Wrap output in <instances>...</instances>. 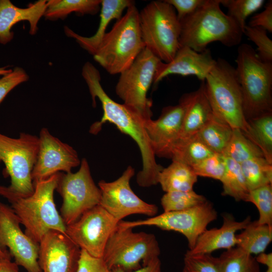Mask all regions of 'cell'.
Returning <instances> with one entry per match:
<instances>
[{"label": "cell", "instance_id": "obj_25", "mask_svg": "<svg viewBox=\"0 0 272 272\" xmlns=\"http://www.w3.org/2000/svg\"><path fill=\"white\" fill-rule=\"evenodd\" d=\"M244 135L262 152L264 158L272 164V112L248 119Z\"/></svg>", "mask_w": 272, "mask_h": 272}, {"label": "cell", "instance_id": "obj_30", "mask_svg": "<svg viewBox=\"0 0 272 272\" xmlns=\"http://www.w3.org/2000/svg\"><path fill=\"white\" fill-rule=\"evenodd\" d=\"M225 158V170L220 180L223 186L222 194L230 196L237 201H245L249 190L240 164L230 158Z\"/></svg>", "mask_w": 272, "mask_h": 272}, {"label": "cell", "instance_id": "obj_17", "mask_svg": "<svg viewBox=\"0 0 272 272\" xmlns=\"http://www.w3.org/2000/svg\"><path fill=\"white\" fill-rule=\"evenodd\" d=\"M39 244L42 272H75L81 249L65 233L49 231Z\"/></svg>", "mask_w": 272, "mask_h": 272}, {"label": "cell", "instance_id": "obj_6", "mask_svg": "<svg viewBox=\"0 0 272 272\" xmlns=\"http://www.w3.org/2000/svg\"><path fill=\"white\" fill-rule=\"evenodd\" d=\"M203 82L214 114L233 128L245 131L247 121L235 67L219 58Z\"/></svg>", "mask_w": 272, "mask_h": 272}, {"label": "cell", "instance_id": "obj_9", "mask_svg": "<svg viewBox=\"0 0 272 272\" xmlns=\"http://www.w3.org/2000/svg\"><path fill=\"white\" fill-rule=\"evenodd\" d=\"M39 149L38 137L22 132L13 138L0 133V164L5 165V174L11 178L8 187L22 196L34 191L32 172Z\"/></svg>", "mask_w": 272, "mask_h": 272}, {"label": "cell", "instance_id": "obj_23", "mask_svg": "<svg viewBox=\"0 0 272 272\" xmlns=\"http://www.w3.org/2000/svg\"><path fill=\"white\" fill-rule=\"evenodd\" d=\"M134 5V1L131 0H101L100 21L94 35L91 37L82 36L67 26L64 27V32L67 36L75 39L81 47L93 56L107 33L106 30L110 22L114 19H119L123 11Z\"/></svg>", "mask_w": 272, "mask_h": 272}, {"label": "cell", "instance_id": "obj_21", "mask_svg": "<svg viewBox=\"0 0 272 272\" xmlns=\"http://www.w3.org/2000/svg\"><path fill=\"white\" fill-rule=\"evenodd\" d=\"M46 6V0L38 1L26 8L17 7L9 0H0V43L6 44L12 40L14 33L11 31L12 28L22 21L29 23L30 34H35Z\"/></svg>", "mask_w": 272, "mask_h": 272}, {"label": "cell", "instance_id": "obj_12", "mask_svg": "<svg viewBox=\"0 0 272 272\" xmlns=\"http://www.w3.org/2000/svg\"><path fill=\"white\" fill-rule=\"evenodd\" d=\"M218 213L209 201L185 210L163 212L144 220L120 221L118 224L123 227L134 228L140 226H155L166 231L182 234L187 239L189 249H192L199 236L208 225L217 219Z\"/></svg>", "mask_w": 272, "mask_h": 272}, {"label": "cell", "instance_id": "obj_26", "mask_svg": "<svg viewBox=\"0 0 272 272\" xmlns=\"http://www.w3.org/2000/svg\"><path fill=\"white\" fill-rule=\"evenodd\" d=\"M237 247L252 255L264 252L272 240V226L251 221L239 234Z\"/></svg>", "mask_w": 272, "mask_h": 272}, {"label": "cell", "instance_id": "obj_39", "mask_svg": "<svg viewBox=\"0 0 272 272\" xmlns=\"http://www.w3.org/2000/svg\"><path fill=\"white\" fill-rule=\"evenodd\" d=\"M181 272H220L217 257L211 254L190 255L185 253Z\"/></svg>", "mask_w": 272, "mask_h": 272}, {"label": "cell", "instance_id": "obj_13", "mask_svg": "<svg viewBox=\"0 0 272 272\" xmlns=\"http://www.w3.org/2000/svg\"><path fill=\"white\" fill-rule=\"evenodd\" d=\"M134 173V168L128 166L117 179L98 182L101 193L99 205L119 222L131 215L152 217L158 212L156 205L143 200L131 188L130 181Z\"/></svg>", "mask_w": 272, "mask_h": 272}, {"label": "cell", "instance_id": "obj_5", "mask_svg": "<svg viewBox=\"0 0 272 272\" xmlns=\"http://www.w3.org/2000/svg\"><path fill=\"white\" fill-rule=\"evenodd\" d=\"M236 63L246 120L272 112V62L261 60L251 46L243 43Z\"/></svg>", "mask_w": 272, "mask_h": 272}, {"label": "cell", "instance_id": "obj_24", "mask_svg": "<svg viewBox=\"0 0 272 272\" xmlns=\"http://www.w3.org/2000/svg\"><path fill=\"white\" fill-rule=\"evenodd\" d=\"M197 176L191 167L177 161L172 162L160 172L158 183L165 192L193 190Z\"/></svg>", "mask_w": 272, "mask_h": 272}, {"label": "cell", "instance_id": "obj_49", "mask_svg": "<svg viewBox=\"0 0 272 272\" xmlns=\"http://www.w3.org/2000/svg\"><path fill=\"white\" fill-rule=\"evenodd\" d=\"M265 272H272V267H267V269Z\"/></svg>", "mask_w": 272, "mask_h": 272}, {"label": "cell", "instance_id": "obj_4", "mask_svg": "<svg viewBox=\"0 0 272 272\" xmlns=\"http://www.w3.org/2000/svg\"><path fill=\"white\" fill-rule=\"evenodd\" d=\"M145 48L140 26L139 11L132 5L107 32L94 59L110 75L128 69Z\"/></svg>", "mask_w": 272, "mask_h": 272}, {"label": "cell", "instance_id": "obj_42", "mask_svg": "<svg viewBox=\"0 0 272 272\" xmlns=\"http://www.w3.org/2000/svg\"><path fill=\"white\" fill-rule=\"evenodd\" d=\"M165 1L174 8L179 21L194 13L205 2V0Z\"/></svg>", "mask_w": 272, "mask_h": 272}, {"label": "cell", "instance_id": "obj_11", "mask_svg": "<svg viewBox=\"0 0 272 272\" xmlns=\"http://www.w3.org/2000/svg\"><path fill=\"white\" fill-rule=\"evenodd\" d=\"M75 173H59L56 190L62 203L60 216L65 226L77 221L84 213L100 204L101 193L95 183L85 158Z\"/></svg>", "mask_w": 272, "mask_h": 272}, {"label": "cell", "instance_id": "obj_43", "mask_svg": "<svg viewBox=\"0 0 272 272\" xmlns=\"http://www.w3.org/2000/svg\"><path fill=\"white\" fill-rule=\"evenodd\" d=\"M247 25L253 27H260L271 33L272 1H269L266 3L262 12L253 16Z\"/></svg>", "mask_w": 272, "mask_h": 272}, {"label": "cell", "instance_id": "obj_16", "mask_svg": "<svg viewBox=\"0 0 272 272\" xmlns=\"http://www.w3.org/2000/svg\"><path fill=\"white\" fill-rule=\"evenodd\" d=\"M39 149L32 172L33 183L60 172L70 173L81 164L77 151L52 135L46 128L39 133Z\"/></svg>", "mask_w": 272, "mask_h": 272}, {"label": "cell", "instance_id": "obj_2", "mask_svg": "<svg viewBox=\"0 0 272 272\" xmlns=\"http://www.w3.org/2000/svg\"><path fill=\"white\" fill-rule=\"evenodd\" d=\"M59 173L34 182V191L28 196H22L8 186L0 185V195L11 204V208L25 227V233L39 243L49 231L65 233L66 226L58 213L53 194Z\"/></svg>", "mask_w": 272, "mask_h": 272}, {"label": "cell", "instance_id": "obj_3", "mask_svg": "<svg viewBox=\"0 0 272 272\" xmlns=\"http://www.w3.org/2000/svg\"><path fill=\"white\" fill-rule=\"evenodd\" d=\"M221 0H205L194 13L180 20V46L197 52L207 49L211 43L218 41L227 47L238 45L243 32L236 23L221 9Z\"/></svg>", "mask_w": 272, "mask_h": 272}, {"label": "cell", "instance_id": "obj_45", "mask_svg": "<svg viewBox=\"0 0 272 272\" xmlns=\"http://www.w3.org/2000/svg\"><path fill=\"white\" fill-rule=\"evenodd\" d=\"M11 255L9 252L0 257V272H19L18 265L11 261Z\"/></svg>", "mask_w": 272, "mask_h": 272}, {"label": "cell", "instance_id": "obj_48", "mask_svg": "<svg viewBox=\"0 0 272 272\" xmlns=\"http://www.w3.org/2000/svg\"><path fill=\"white\" fill-rule=\"evenodd\" d=\"M8 250L7 249L3 250L0 247V257H4L9 253Z\"/></svg>", "mask_w": 272, "mask_h": 272}, {"label": "cell", "instance_id": "obj_37", "mask_svg": "<svg viewBox=\"0 0 272 272\" xmlns=\"http://www.w3.org/2000/svg\"><path fill=\"white\" fill-rule=\"evenodd\" d=\"M225 158L222 154L214 153L191 166L196 175L220 180L225 170Z\"/></svg>", "mask_w": 272, "mask_h": 272}, {"label": "cell", "instance_id": "obj_31", "mask_svg": "<svg viewBox=\"0 0 272 272\" xmlns=\"http://www.w3.org/2000/svg\"><path fill=\"white\" fill-rule=\"evenodd\" d=\"M217 259L220 272H261L255 257L237 247L226 250Z\"/></svg>", "mask_w": 272, "mask_h": 272}, {"label": "cell", "instance_id": "obj_29", "mask_svg": "<svg viewBox=\"0 0 272 272\" xmlns=\"http://www.w3.org/2000/svg\"><path fill=\"white\" fill-rule=\"evenodd\" d=\"M214 153L196 134L178 140L173 149L171 159L191 167Z\"/></svg>", "mask_w": 272, "mask_h": 272}, {"label": "cell", "instance_id": "obj_34", "mask_svg": "<svg viewBox=\"0 0 272 272\" xmlns=\"http://www.w3.org/2000/svg\"><path fill=\"white\" fill-rule=\"evenodd\" d=\"M207 199L193 189L189 191H173L165 192L161 198L164 212L179 211L203 203Z\"/></svg>", "mask_w": 272, "mask_h": 272}, {"label": "cell", "instance_id": "obj_14", "mask_svg": "<svg viewBox=\"0 0 272 272\" xmlns=\"http://www.w3.org/2000/svg\"><path fill=\"white\" fill-rule=\"evenodd\" d=\"M118 222L99 205L66 226L65 234L81 250L92 256L101 258Z\"/></svg>", "mask_w": 272, "mask_h": 272}, {"label": "cell", "instance_id": "obj_22", "mask_svg": "<svg viewBox=\"0 0 272 272\" xmlns=\"http://www.w3.org/2000/svg\"><path fill=\"white\" fill-rule=\"evenodd\" d=\"M179 103L184 110L180 140L196 134L210 120L213 112L205 92L203 82L196 91L182 95Z\"/></svg>", "mask_w": 272, "mask_h": 272}, {"label": "cell", "instance_id": "obj_46", "mask_svg": "<svg viewBox=\"0 0 272 272\" xmlns=\"http://www.w3.org/2000/svg\"><path fill=\"white\" fill-rule=\"evenodd\" d=\"M255 258L258 263L262 264L267 267H272V253L271 252L260 253Z\"/></svg>", "mask_w": 272, "mask_h": 272}, {"label": "cell", "instance_id": "obj_44", "mask_svg": "<svg viewBox=\"0 0 272 272\" xmlns=\"http://www.w3.org/2000/svg\"><path fill=\"white\" fill-rule=\"evenodd\" d=\"M110 272H126L118 267H114L110 270ZM130 272H162L161 262L158 257L152 260L148 264L141 268Z\"/></svg>", "mask_w": 272, "mask_h": 272}, {"label": "cell", "instance_id": "obj_15", "mask_svg": "<svg viewBox=\"0 0 272 272\" xmlns=\"http://www.w3.org/2000/svg\"><path fill=\"white\" fill-rule=\"evenodd\" d=\"M12 210L0 201V247L8 248L15 262L27 272H42L38 263L39 244L24 233Z\"/></svg>", "mask_w": 272, "mask_h": 272}, {"label": "cell", "instance_id": "obj_19", "mask_svg": "<svg viewBox=\"0 0 272 272\" xmlns=\"http://www.w3.org/2000/svg\"><path fill=\"white\" fill-rule=\"evenodd\" d=\"M216 62V60L214 59L208 48L199 52L186 46H180L170 62H159L153 84L156 85L164 78L171 75L184 77L194 76L204 82Z\"/></svg>", "mask_w": 272, "mask_h": 272}, {"label": "cell", "instance_id": "obj_33", "mask_svg": "<svg viewBox=\"0 0 272 272\" xmlns=\"http://www.w3.org/2000/svg\"><path fill=\"white\" fill-rule=\"evenodd\" d=\"M222 154L239 164L253 158L263 157L261 150L239 128H233L231 140Z\"/></svg>", "mask_w": 272, "mask_h": 272}, {"label": "cell", "instance_id": "obj_20", "mask_svg": "<svg viewBox=\"0 0 272 272\" xmlns=\"http://www.w3.org/2000/svg\"><path fill=\"white\" fill-rule=\"evenodd\" d=\"M222 225L218 228L205 230L198 237L194 247L188 250L186 254L190 255L211 254L217 250H226L237 245L236 233L243 230L251 221L250 216L238 221L230 214L223 215Z\"/></svg>", "mask_w": 272, "mask_h": 272}, {"label": "cell", "instance_id": "obj_32", "mask_svg": "<svg viewBox=\"0 0 272 272\" xmlns=\"http://www.w3.org/2000/svg\"><path fill=\"white\" fill-rule=\"evenodd\" d=\"M240 164L249 190L272 184V164L263 157L253 158Z\"/></svg>", "mask_w": 272, "mask_h": 272}, {"label": "cell", "instance_id": "obj_28", "mask_svg": "<svg viewBox=\"0 0 272 272\" xmlns=\"http://www.w3.org/2000/svg\"><path fill=\"white\" fill-rule=\"evenodd\" d=\"M233 128L214 113L198 132L200 140L214 153L223 154L232 137Z\"/></svg>", "mask_w": 272, "mask_h": 272}, {"label": "cell", "instance_id": "obj_40", "mask_svg": "<svg viewBox=\"0 0 272 272\" xmlns=\"http://www.w3.org/2000/svg\"><path fill=\"white\" fill-rule=\"evenodd\" d=\"M28 76L21 67H16L0 79V103L8 93L19 84L27 81Z\"/></svg>", "mask_w": 272, "mask_h": 272}, {"label": "cell", "instance_id": "obj_41", "mask_svg": "<svg viewBox=\"0 0 272 272\" xmlns=\"http://www.w3.org/2000/svg\"><path fill=\"white\" fill-rule=\"evenodd\" d=\"M75 272H110L102 257H95L81 250Z\"/></svg>", "mask_w": 272, "mask_h": 272}, {"label": "cell", "instance_id": "obj_1", "mask_svg": "<svg viewBox=\"0 0 272 272\" xmlns=\"http://www.w3.org/2000/svg\"><path fill=\"white\" fill-rule=\"evenodd\" d=\"M82 75L88 85L94 107L96 106L97 98L103 109L101 120L91 126L90 132L97 134L107 122L114 124L121 132L130 137L140 149L143 167L137 174L138 184L143 187H148L158 184V176L163 168L156 162L144 127L145 119L132 108L114 101L107 95L101 86L99 71L91 62L85 63Z\"/></svg>", "mask_w": 272, "mask_h": 272}, {"label": "cell", "instance_id": "obj_38", "mask_svg": "<svg viewBox=\"0 0 272 272\" xmlns=\"http://www.w3.org/2000/svg\"><path fill=\"white\" fill-rule=\"evenodd\" d=\"M243 34L257 46L256 52L259 59L265 62H272V41L265 29L246 25Z\"/></svg>", "mask_w": 272, "mask_h": 272}, {"label": "cell", "instance_id": "obj_35", "mask_svg": "<svg viewBox=\"0 0 272 272\" xmlns=\"http://www.w3.org/2000/svg\"><path fill=\"white\" fill-rule=\"evenodd\" d=\"M245 201L256 207L259 213L258 223L272 226V184L249 190Z\"/></svg>", "mask_w": 272, "mask_h": 272}, {"label": "cell", "instance_id": "obj_8", "mask_svg": "<svg viewBox=\"0 0 272 272\" xmlns=\"http://www.w3.org/2000/svg\"><path fill=\"white\" fill-rule=\"evenodd\" d=\"M132 229L118 224L109 238L102 258L110 271L114 267L134 271L159 256L161 250L155 235Z\"/></svg>", "mask_w": 272, "mask_h": 272}, {"label": "cell", "instance_id": "obj_18", "mask_svg": "<svg viewBox=\"0 0 272 272\" xmlns=\"http://www.w3.org/2000/svg\"><path fill=\"white\" fill-rule=\"evenodd\" d=\"M184 112L183 106L179 103L163 108L156 120H145L144 127L156 157L171 158L180 135Z\"/></svg>", "mask_w": 272, "mask_h": 272}, {"label": "cell", "instance_id": "obj_36", "mask_svg": "<svg viewBox=\"0 0 272 272\" xmlns=\"http://www.w3.org/2000/svg\"><path fill=\"white\" fill-rule=\"evenodd\" d=\"M264 2V0H221V5L227 8V14L236 23L243 33L246 19L259 10Z\"/></svg>", "mask_w": 272, "mask_h": 272}, {"label": "cell", "instance_id": "obj_7", "mask_svg": "<svg viewBox=\"0 0 272 272\" xmlns=\"http://www.w3.org/2000/svg\"><path fill=\"white\" fill-rule=\"evenodd\" d=\"M145 48L164 62L172 60L180 47L181 26L174 8L165 1H152L139 12Z\"/></svg>", "mask_w": 272, "mask_h": 272}, {"label": "cell", "instance_id": "obj_47", "mask_svg": "<svg viewBox=\"0 0 272 272\" xmlns=\"http://www.w3.org/2000/svg\"><path fill=\"white\" fill-rule=\"evenodd\" d=\"M7 66L0 67V76L2 75L3 76L12 71L11 69H7Z\"/></svg>", "mask_w": 272, "mask_h": 272}, {"label": "cell", "instance_id": "obj_27", "mask_svg": "<svg viewBox=\"0 0 272 272\" xmlns=\"http://www.w3.org/2000/svg\"><path fill=\"white\" fill-rule=\"evenodd\" d=\"M101 0H49L47 1L45 17L50 20L64 19L75 12L95 15L100 10Z\"/></svg>", "mask_w": 272, "mask_h": 272}, {"label": "cell", "instance_id": "obj_10", "mask_svg": "<svg viewBox=\"0 0 272 272\" xmlns=\"http://www.w3.org/2000/svg\"><path fill=\"white\" fill-rule=\"evenodd\" d=\"M161 61L145 48L132 64L120 73L115 93L123 104L132 108L145 119L152 118V102L147 95Z\"/></svg>", "mask_w": 272, "mask_h": 272}]
</instances>
